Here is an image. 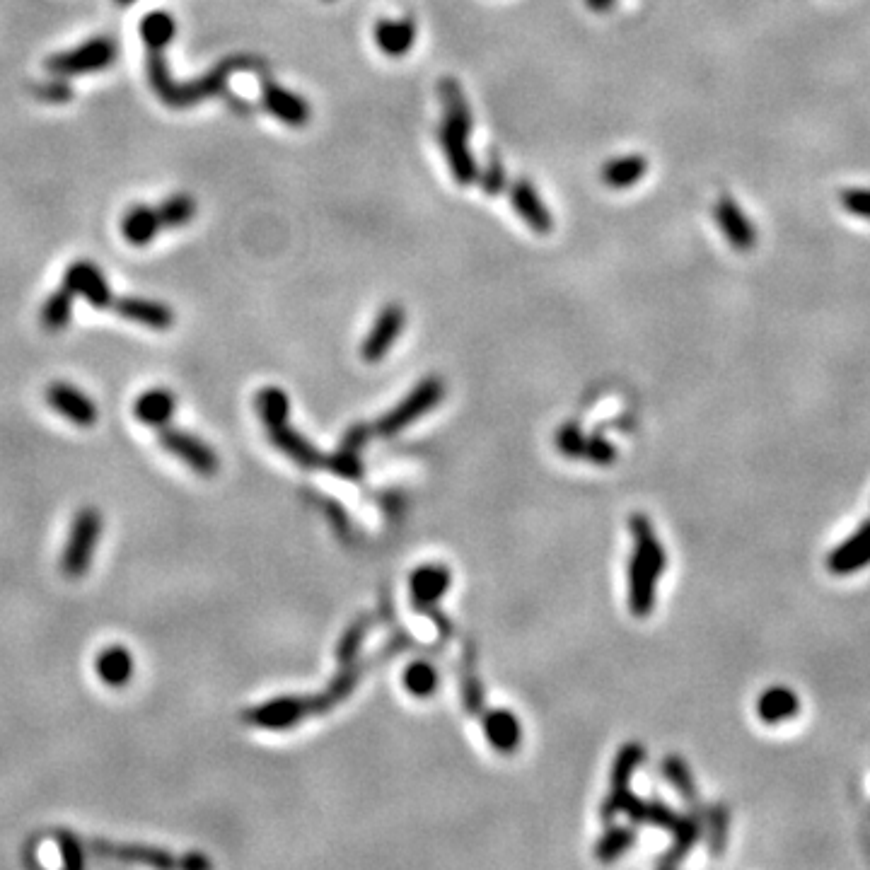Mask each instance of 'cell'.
I'll return each instance as SVG.
<instances>
[{
    "mask_svg": "<svg viewBox=\"0 0 870 870\" xmlns=\"http://www.w3.org/2000/svg\"><path fill=\"white\" fill-rule=\"evenodd\" d=\"M375 42L382 54L399 58L409 54L416 42V25L409 17L402 20H380L375 27Z\"/></svg>",
    "mask_w": 870,
    "mask_h": 870,
    "instance_id": "obj_24",
    "label": "cell"
},
{
    "mask_svg": "<svg viewBox=\"0 0 870 870\" xmlns=\"http://www.w3.org/2000/svg\"><path fill=\"white\" fill-rule=\"evenodd\" d=\"M182 863L184 868H208V861L203 856H196V854H191V856H187V858H182Z\"/></svg>",
    "mask_w": 870,
    "mask_h": 870,
    "instance_id": "obj_49",
    "label": "cell"
},
{
    "mask_svg": "<svg viewBox=\"0 0 870 870\" xmlns=\"http://www.w3.org/2000/svg\"><path fill=\"white\" fill-rule=\"evenodd\" d=\"M462 706L472 716H481L486 711L484 687H481L477 672L472 667V655H467V663L462 665Z\"/></svg>",
    "mask_w": 870,
    "mask_h": 870,
    "instance_id": "obj_39",
    "label": "cell"
},
{
    "mask_svg": "<svg viewBox=\"0 0 870 870\" xmlns=\"http://www.w3.org/2000/svg\"><path fill=\"white\" fill-rule=\"evenodd\" d=\"M368 629H370V619L368 617H361V619H356V622H353L344 631V636H341L339 646H336V658H339V665L341 667L356 663V658H358V653H361V646H363L365 636H368Z\"/></svg>",
    "mask_w": 870,
    "mask_h": 870,
    "instance_id": "obj_38",
    "label": "cell"
},
{
    "mask_svg": "<svg viewBox=\"0 0 870 870\" xmlns=\"http://www.w3.org/2000/svg\"><path fill=\"white\" fill-rule=\"evenodd\" d=\"M706 832H709V849L713 856H721L728 839V810L723 805H713L706 812Z\"/></svg>",
    "mask_w": 870,
    "mask_h": 870,
    "instance_id": "obj_41",
    "label": "cell"
},
{
    "mask_svg": "<svg viewBox=\"0 0 870 870\" xmlns=\"http://www.w3.org/2000/svg\"><path fill=\"white\" fill-rule=\"evenodd\" d=\"M266 433H269L271 443H274L283 455H288L295 464H300V467L327 469V457H324L310 440H305L303 435L295 433L293 428L288 426V421L271 423V426H266Z\"/></svg>",
    "mask_w": 870,
    "mask_h": 870,
    "instance_id": "obj_14",
    "label": "cell"
},
{
    "mask_svg": "<svg viewBox=\"0 0 870 870\" xmlns=\"http://www.w3.org/2000/svg\"><path fill=\"white\" fill-rule=\"evenodd\" d=\"M46 402L56 414H61L63 419H68L80 428H90L100 416L95 402L85 392H80L78 387L68 385V382H51L46 387Z\"/></svg>",
    "mask_w": 870,
    "mask_h": 870,
    "instance_id": "obj_12",
    "label": "cell"
},
{
    "mask_svg": "<svg viewBox=\"0 0 870 870\" xmlns=\"http://www.w3.org/2000/svg\"><path fill=\"white\" fill-rule=\"evenodd\" d=\"M866 566H870V520L827 556V568L834 576H851Z\"/></svg>",
    "mask_w": 870,
    "mask_h": 870,
    "instance_id": "obj_15",
    "label": "cell"
},
{
    "mask_svg": "<svg viewBox=\"0 0 870 870\" xmlns=\"http://www.w3.org/2000/svg\"><path fill=\"white\" fill-rule=\"evenodd\" d=\"M370 433H373V428H368V426H363V423H358V426H353L351 431H348L344 435V440H341V448L351 450V452H358V450L363 448V445H368Z\"/></svg>",
    "mask_w": 870,
    "mask_h": 870,
    "instance_id": "obj_47",
    "label": "cell"
},
{
    "mask_svg": "<svg viewBox=\"0 0 870 870\" xmlns=\"http://www.w3.org/2000/svg\"><path fill=\"white\" fill-rule=\"evenodd\" d=\"M469 133H472L469 121L450 119V116H445L443 126H440V145H443L445 160H448L455 182L462 187H469L479 179L477 160L469 148Z\"/></svg>",
    "mask_w": 870,
    "mask_h": 870,
    "instance_id": "obj_7",
    "label": "cell"
},
{
    "mask_svg": "<svg viewBox=\"0 0 870 870\" xmlns=\"http://www.w3.org/2000/svg\"><path fill=\"white\" fill-rule=\"evenodd\" d=\"M481 728H484L486 740L496 752L510 754L518 750L522 730L518 718L508 709H486L481 713Z\"/></svg>",
    "mask_w": 870,
    "mask_h": 870,
    "instance_id": "obj_18",
    "label": "cell"
},
{
    "mask_svg": "<svg viewBox=\"0 0 870 870\" xmlns=\"http://www.w3.org/2000/svg\"><path fill=\"white\" fill-rule=\"evenodd\" d=\"M404 322H406V315L402 305L390 303L382 307L380 315L375 319L373 329H370V334L365 336L361 344L363 361L377 363L380 358H385L387 353H390V348L394 346V341H397V336L402 334Z\"/></svg>",
    "mask_w": 870,
    "mask_h": 870,
    "instance_id": "obj_11",
    "label": "cell"
},
{
    "mask_svg": "<svg viewBox=\"0 0 870 870\" xmlns=\"http://www.w3.org/2000/svg\"><path fill=\"white\" fill-rule=\"evenodd\" d=\"M634 554L629 564V609L636 617H648L655 605V585L665 571V549L655 537L646 515H631Z\"/></svg>",
    "mask_w": 870,
    "mask_h": 870,
    "instance_id": "obj_1",
    "label": "cell"
},
{
    "mask_svg": "<svg viewBox=\"0 0 870 870\" xmlns=\"http://www.w3.org/2000/svg\"><path fill=\"white\" fill-rule=\"evenodd\" d=\"M37 95H39V100H44V102H54V104L68 102L71 100V87H68L66 80L58 78L56 75L54 80H49V83L37 87Z\"/></svg>",
    "mask_w": 870,
    "mask_h": 870,
    "instance_id": "obj_46",
    "label": "cell"
},
{
    "mask_svg": "<svg viewBox=\"0 0 870 870\" xmlns=\"http://www.w3.org/2000/svg\"><path fill=\"white\" fill-rule=\"evenodd\" d=\"M556 448L566 457H585L597 464H609L617 460V450L600 435H583L576 426H564L556 433Z\"/></svg>",
    "mask_w": 870,
    "mask_h": 870,
    "instance_id": "obj_16",
    "label": "cell"
},
{
    "mask_svg": "<svg viewBox=\"0 0 870 870\" xmlns=\"http://www.w3.org/2000/svg\"><path fill=\"white\" fill-rule=\"evenodd\" d=\"M327 469L329 472H334L336 477H344V479H358L363 474V464L358 460V452H351L344 448H339V452H334V455L327 457Z\"/></svg>",
    "mask_w": 870,
    "mask_h": 870,
    "instance_id": "obj_42",
    "label": "cell"
},
{
    "mask_svg": "<svg viewBox=\"0 0 870 870\" xmlns=\"http://www.w3.org/2000/svg\"><path fill=\"white\" fill-rule=\"evenodd\" d=\"M506 167H503V162L498 158H491L489 165L484 167V174H481V187L489 196H498L506 187Z\"/></svg>",
    "mask_w": 870,
    "mask_h": 870,
    "instance_id": "obj_45",
    "label": "cell"
},
{
    "mask_svg": "<svg viewBox=\"0 0 870 870\" xmlns=\"http://www.w3.org/2000/svg\"><path fill=\"white\" fill-rule=\"evenodd\" d=\"M174 34H177V22H174V17L170 13H165V10H155V13H148L143 17L141 37L143 42L148 44V49L162 51L172 42Z\"/></svg>",
    "mask_w": 870,
    "mask_h": 870,
    "instance_id": "obj_32",
    "label": "cell"
},
{
    "mask_svg": "<svg viewBox=\"0 0 870 870\" xmlns=\"http://www.w3.org/2000/svg\"><path fill=\"white\" fill-rule=\"evenodd\" d=\"M116 3H119V5H131V3H136V0H116Z\"/></svg>",
    "mask_w": 870,
    "mask_h": 870,
    "instance_id": "obj_50",
    "label": "cell"
},
{
    "mask_svg": "<svg viewBox=\"0 0 870 870\" xmlns=\"http://www.w3.org/2000/svg\"><path fill=\"white\" fill-rule=\"evenodd\" d=\"M264 107L276 116L278 121L288 126H305L310 121V107L300 95L286 90L276 83H264Z\"/></svg>",
    "mask_w": 870,
    "mask_h": 870,
    "instance_id": "obj_20",
    "label": "cell"
},
{
    "mask_svg": "<svg viewBox=\"0 0 870 870\" xmlns=\"http://www.w3.org/2000/svg\"><path fill=\"white\" fill-rule=\"evenodd\" d=\"M112 307L116 315L131 319V322L145 324V327L150 329H158V332L170 329L174 319H177L165 303H158V300H148V298H119L114 300Z\"/></svg>",
    "mask_w": 870,
    "mask_h": 870,
    "instance_id": "obj_19",
    "label": "cell"
},
{
    "mask_svg": "<svg viewBox=\"0 0 870 870\" xmlns=\"http://www.w3.org/2000/svg\"><path fill=\"white\" fill-rule=\"evenodd\" d=\"M116 58V44L109 37H92L85 44L75 46L71 51H63V54H54L46 61L49 73L58 75V78H68V75H83V73H95L104 71L114 63Z\"/></svg>",
    "mask_w": 870,
    "mask_h": 870,
    "instance_id": "obj_6",
    "label": "cell"
},
{
    "mask_svg": "<svg viewBox=\"0 0 870 870\" xmlns=\"http://www.w3.org/2000/svg\"><path fill=\"white\" fill-rule=\"evenodd\" d=\"M443 394H445L443 382H440L438 377H426V380H421L419 385L414 387V392H411L404 402H399L390 414H385L375 423L373 433L382 435V438H392V435L402 433L406 426H411L416 419L426 416L428 411L443 399Z\"/></svg>",
    "mask_w": 870,
    "mask_h": 870,
    "instance_id": "obj_5",
    "label": "cell"
},
{
    "mask_svg": "<svg viewBox=\"0 0 870 870\" xmlns=\"http://www.w3.org/2000/svg\"><path fill=\"white\" fill-rule=\"evenodd\" d=\"M58 841V851H61L63 858V866L66 868H83L85 856H83V846H80V841L75 834L66 832V829H61V832L56 834Z\"/></svg>",
    "mask_w": 870,
    "mask_h": 870,
    "instance_id": "obj_43",
    "label": "cell"
},
{
    "mask_svg": "<svg viewBox=\"0 0 870 870\" xmlns=\"http://www.w3.org/2000/svg\"><path fill=\"white\" fill-rule=\"evenodd\" d=\"M249 61L247 58H225V61H220L216 68H213L211 73H206L203 78L194 80V83H174L170 78V71H167V63L165 58H162V51L158 49H150L148 51V80L150 87L155 90V95L160 97L162 102L170 104V107H189V104H196L201 100H206V97L218 95L220 90H223L225 83H228L230 73L232 71H240V68H247Z\"/></svg>",
    "mask_w": 870,
    "mask_h": 870,
    "instance_id": "obj_2",
    "label": "cell"
},
{
    "mask_svg": "<svg viewBox=\"0 0 870 870\" xmlns=\"http://www.w3.org/2000/svg\"><path fill=\"white\" fill-rule=\"evenodd\" d=\"M162 230V220L158 208L153 206H133L129 208L124 220H121V232H124L126 242L143 247L153 242Z\"/></svg>",
    "mask_w": 870,
    "mask_h": 870,
    "instance_id": "obj_27",
    "label": "cell"
},
{
    "mask_svg": "<svg viewBox=\"0 0 870 870\" xmlns=\"http://www.w3.org/2000/svg\"><path fill=\"white\" fill-rule=\"evenodd\" d=\"M440 100H443L445 116H450V119L469 121V124H472V109H469L467 97H464L462 87L455 78L440 80Z\"/></svg>",
    "mask_w": 870,
    "mask_h": 870,
    "instance_id": "obj_40",
    "label": "cell"
},
{
    "mask_svg": "<svg viewBox=\"0 0 870 870\" xmlns=\"http://www.w3.org/2000/svg\"><path fill=\"white\" fill-rule=\"evenodd\" d=\"M663 776L670 783L672 788H675L677 793H680L684 803L689 805V808L696 810L699 808V793H696V783L692 779V771H689L687 762H684L682 757H677V754H670V757L663 759Z\"/></svg>",
    "mask_w": 870,
    "mask_h": 870,
    "instance_id": "obj_31",
    "label": "cell"
},
{
    "mask_svg": "<svg viewBox=\"0 0 870 870\" xmlns=\"http://www.w3.org/2000/svg\"><path fill=\"white\" fill-rule=\"evenodd\" d=\"M102 537V515L97 508H80L75 513L71 532H68L66 547L61 554V571L68 578L85 576L92 564L97 542Z\"/></svg>",
    "mask_w": 870,
    "mask_h": 870,
    "instance_id": "obj_3",
    "label": "cell"
},
{
    "mask_svg": "<svg viewBox=\"0 0 870 870\" xmlns=\"http://www.w3.org/2000/svg\"><path fill=\"white\" fill-rule=\"evenodd\" d=\"M63 286L71 290L73 295L85 298L92 307H109L114 303L107 278H104L100 266H95L92 261H75V264L68 266L66 276H63Z\"/></svg>",
    "mask_w": 870,
    "mask_h": 870,
    "instance_id": "obj_13",
    "label": "cell"
},
{
    "mask_svg": "<svg viewBox=\"0 0 870 870\" xmlns=\"http://www.w3.org/2000/svg\"><path fill=\"white\" fill-rule=\"evenodd\" d=\"M510 201H513L518 216L525 220L537 235H547L551 225H554L551 223V213L549 208L544 206V201L539 199L535 187H532L527 179H520V182L513 184V189H510Z\"/></svg>",
    "mask_w": 870,
    "mask_h": 870,
    "instance_id": "obj_21",
    "label": "cell"
},
{
    "mask_svg": "<svg viewBox=\"0 0 870 870\" xmlns=\"http://www.w3.org/2000/svg\"><path fill=\"white\" fill-rule=\"evenodd\" d=\"M174 411H177V397L165 387H153V390L143 392L133 404L136 419L150 428H165L172 421Z\"/></svg>",
    "mask_w": 870,
    "mask_h": 870,
    "instance_id": "obj_23",
    "label": "cell"
},
{
    "mask_svg": "<svg viewBox=\"0 0 870 870\" xmlns=\"http://www.w3.org/2000/svg\"><path fill=\"white\" fill-rule=\"evenodd\" d=\"M257 411L261 421H264V426H271V423H278V421H288V414H290L288 394L278 390V387H264V390L257 394Z\"/></svg>",
    "mask_w": 870,
    "mask_h": 870,
    "instance_id": "obj_36",
    "label": "cell"
},
{
    "mask_svg": "<svg viewBox=\"0 0 870 870\" xmlns=\"http://www.w3.org/2000/svg\"><path fill=\"white\" fill-rule=\"evenodd\" d=\"M160 445L170 452V455L177 457V460L187 464L191 472L201 474V477H213V474H218L220 460L216 450L208 448L199 435L165 426L160 431Z\"/></svg>",
    "mask_w": 870,
    "mask_h": 870,
    "instance_id": "obj_9",
    "label": "cell"
},
{
    "mask_svg": "<svg viewBox=\"0 0 870 870\" xmlns=\"http://www.w3.org/2000/svg\"><path fill=\"white\" fill-rule=\"evenodd\" d=\"M585 3H588V8L595 10V13H607V10L614 8L617 0H585Z\"/></svg>",
    "mask_w": 870,
    "mask_h": 870,
    "instance_id": "obj_48",
    "label": "cell"
},
{
    "mask_svg": "<svg viewBox=\"0 0 870 870\" xmlns=\"http://www.w3.org/2000/svg\"><path fill=\"white\" fill-rule=\"evenodd\" d=\"M643 759H646V750L638 742H626L622 750L617 752L612 764V776H609V793L600 805V820L609 825L614 817L619 815L624 808V800L629 796V783L634 771L641 767Z\"/></svg>",
    "mask_w": 870,
    "mask_h": 870,
    "instance_id": "obj_8",
    "label": "cell"
},
{
    "mask_svg": "<svg viewBox=\"0 0 870 870\" xmlns=\"http://www.w3.org/2000/svg\"><path fill=\"white\" fill-rule=\"evenodd\" d=\"M450 571L445 566H421L411 573V605L419 614H426L438 626L440 636L448 638L452 634V624L448 614L438 609V600L450 590Z\"/></svg>",
    "mask_w": 870,
    "mask_h": 870,
    "instance_id": "obj_4",
    "label": "cell"
},
{
    "mask_svg": "<svg viewBox=\"0 0 870 870\" xmlns=\"http://www.w3.org/2000/svg\"><path fill=\"white\" fill-rule=\"evenodd\" d=\"M636 844V832L631 827H612L605 832V837L595 844V858L602 863L617 861L624 856L631 846Z\"/></svg>",
    "mask_w": 870,
    "mask_h": 870,
    "instance_id": "obj_34",
    "label": "cell"
},
{
    "mask_svg": "<svg viewBox=\"0 0 870 870\" xmlns=\"http://www.w3.org/2000/svg\"><path fill=\"white\" fill-rule=\"evenodd\" d=\"M162 228H182L196 213V201L189 194H172L158 206Z\"/></svg>",
    "mask_w": 870,
    "mask_h": 870,
    "instance_id": "obj_37",
    "label": "cell"
},
{
    "mask_svg": "<svg viewBox=\"0 0 870 870\" xmlns=\"http://www.w3.org/2000/svg\"><path fill=\"white\" fill-rule=\"evenodd\" d=\"M361 672H363L361 665H356V663L341 667L339 675L334 677V682L329 684V687L324 689L322 694L310 696V699H307V709H310V716H317V713L334 709V706H339L341 701L348 699L353 689H356L358 680H361Z\"/></svg>",
    "mask_w": 870,
    "mask_h": 870,
    "instance_id": "obj_25",
    "label": "cell"
},
{
    "mask_svg": "<svg viewBox=\"0 0 870 870\" xmlns=\"http://www.w3.org/2000/svg\"><path fill=\"white\" fill-rule=\"evenodd\" d=\"M95 670L107 687L121 689L133 677V655L124 646H107L97 655Z\"/></svg>",
    "mask_w": 870,
    "mask_h": 870,
    "instance_id": "obj_26",
    "label": "cell"
},
{
    "mask_svg": "<svg viewBox=\"0 0 870 870\" xmlns=\"http://www.w3.org/2000/svg\"><path fill=\"white\" fill-rule=\"evenodd\" d=\"M646 170H648V162L643 155H626V158L609 160L605 170H602V179H605L607 187L626 189V187H634L636 182H641Z\"/></svg>",
    "mask_w": 870,
    "mask_h": 870,
    "instance_id": "obj_29",
    "label": "cell"
},
{
    "mask_svg": "<svg viewBox=\"0 0 870 870\" xmlns=\"http://www.w3.org/2000/svg\"><path fill=\"white\" fill-rule=\"evenodd\" d=\"M73 315V293L63 286L61 290L49 295L42 307V324L49 332H61Z\"/></svg>",
    "mask_w": 870,
    "mask_h": 870,
    "instance_id": "obj_33",
    "label": "cell"
},
{
    "mask_svg": "<svg viewBox=\"0 0 870 870\" xmlns=\"http://www.w3.org/2000/svg\"><path fill=\"white\" fill-rule=\"evenodd\" d=\"M716 220L718 225H721L725 240H728L735 249L747 252V249L757 245V230L752 228V223L747 220L745 213H742L740 203L730 199V196H723V199L716 203Z\"/></svg>",
    "mask_w": 870,
    "mask_h": 870,
    "instance_id": "obj_17",
    "label": "cell"
},
{
    "mask_svg": "<svg viewBox=\"0 0 870 870\" xmlns=\"http://www.w3.org/2000/svg\"><path fill=\"white\" fill-rule=\"evenodd\" d=\"M307 716H310L307 699H300V696H278V699L264 701V704L245 711L242 718H245V723L254 725V728L286 730L298 725Z\"/></svg>",
    "mask_w": 870,
    "mask_h": 870,
    "instance_id": "obj_10",
    "label": "cell"
},
{
    "mask_svg": "<svg viewBox=\"0 0 870 870\" xmlns=\"http://www.w3.org/2000/svg\"><path fill=\"white\" fill-rule=\"evenodd\" d=\"M95 849H100L102 856L119 858V861H133V863H145V866L155 868H170L174 866V858L165 854L162 849H153V846H133V844H95Z\"/></svg>",
    "mask_w": 870,
    "mask_h": 870,
    "instance_id": "obj_30",
    "label": "cell"
},
{
    "mask_svg": "<svg viewBox=\"0 0 870 870\" xmlns=\"http://www.w3.org/2000/svg\"><path fill=\"white\" fill-rule=\"evenodd\" d=\"M701 837V822L696 815H680L675 829H672V844L663 856L658 858L660 868H672L684 861V856L692 851V846Z\"/></svg>",
    "mask_w": 870,
    "mask_h": 870,
    "instance_id": "obj_28",
    "label": "cell"
},
{
    "mask_svg": "<svg viewBox=\"0 0 870 870\" xmlns=\"http://www.w3.org/2000/svg\"><path fill=\"white\" fill-rule=\"evenodd\" d=\"M800 711V699L793 689L776 684V687L764 689L757 699V716L759 721L767 725H779L796 718Z\"/></svg>",
    "mask_w": 870,
    "mask_h": 870,
    "instance_id": "obj_22",
    "label": "cell"
},
{
    "mask_svg": "<svg viewBox=\"0 0 870 870\" xmlns=\"http://www.w3.org/2000/svg\"><path fill=\"white\" fill-rule=\"evenodd\" d=\"M404 687L416 699H426V696H431L438 689V670L431 663L416 660V663H411L404 670Z\"/></svg>",
    "mask_w": 870,
    "mask_h": 870,
    "instance_id": "obj_35",
    "label": "cell"
},
{
    "mask_svg": "<svg viewBox=\"0 0 870 870\" xmlns=\"http://www.w3.org/2000/svg\"><path fill=\"white\" fill-rule=\"evenodd\" d=\"M839 201L851 216L870 220V189H844L839 194Z\"/></svg>",
    "mask_w": 870,
    "mask_h": 870,
    "instance_id": "obj_44",
    "label": "cell"
}]
</instances>
